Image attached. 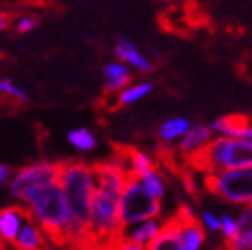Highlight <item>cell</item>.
<instances>
[{"mask_svg":"<svg viewBox=\"0 0 252 250\" xmlns=\"http://www.w3.org/2000/svg\"><path fill=\"white\" fill-rule=\"evenodd\" d=\"M179 221V231H177V241H179V250H202L206 234H204L202 225L199 223V218L195 220H183L175 215Z\"/></svg>","mask_w":252,"mask_h":250,"instance_id":"4fadbf2b","label":"cell"},{"mask_svg":"<svg viewBox=\"0 0 252 250\" xmlns=\"http://www.w3.org/2000/svg\"><path fill=\"white\" fill-rule=\"evenodd\" d=\"M113 250H147L143 247L136 245V243H131V241H126V240H120L117 245L113 247Z\"/></svg>","mask_w":252,"mask_h":250,"instance_id":"f1b7e54d","label":"cell"},{"mask_svg":"<svg viewBox=\"0 0 252 250\" xmlns=\"http://www.w3.org/2000/svg\"><path fill=\"white\" fill-rule=\"evenodd\" d=\"M0 95H5L13 98L16 102H27L29 100V95L25 90L15 84V82L11 81V79H0Z\"/></svg>","mask_w":252,"mask_h":250,"instance_id":"cb8c5ba5","label":"cell"},{"mask_svg":"<svg viewBox=\"0 0 252 250\" xmlns=\"http://www.w3.org/2000/svg\"><path fill=\"white\" fill-rule=\"evenodd\" d=\"M195 170L206 173L245 168L252 164V141L215 136L204 150L188 157Z\"/></svg>","mask_w":252,"mask_h":250,"instance_id":"3957f363","label":"cell"},{"mask_svg":"<svg viewBox=\"0 0 252 250\" xmlns=\"http://www.w3.org/2000/svg\"><path fill=\"white\" fill-rule=\"evenodd\" d=\"M189 120L185 116H174V118H168L163 124L159 125L158 129V138H159L161 143L170 145V143H179L183 140V136L188 132L189 129Z\"/></svg>","mask_w":252,"mask_h":250,"instance_id":"ac0fdd59","label":"cell"},{"mask_svg":"<svg viewBox=\"0 0 252 250\" xmlns=\"http://www.w3.org/2000/svg\"><path fill=\"white\" fill-rule=\"evenodd\" d=\"M36 25H38V18L32 15H20L15 18V31L20 34L31 32L36 29Z\"/></svg>","mask_w":252,"mask_h":250,"instance_id":"484cf974","label":"cell"},{"mask_svg":"<svg viewBox=\"0 0 252 250\" xmlns=\"http://www.w3.org/2000/svg\"><path fill=\"white\" fill-rule=\"evenodd\" d=\"M15 245L18 250H43L45 247V232L39 229L32 220L24 225L22 232L16 238Z\"/></svg>","mask_w":252,"mask_h":250,"instance_id":"d6986e66","label":"cell"},{"mask_svg":"<svg viewBox=\"0 0 252 250\" xmlns=\"http://www.w3.org/2000/svg\"><path fill=\"white\" fill-rule=\"evenodd\" d=\"M120 157L126 163V168L129 172V175H132V177H141V175H145V173H149L151 170L156 168L152 156L143 152V150L126 149L122 152Z\"/></svg>","mask_w":252,"mask_h":250,"instance_id":"e0dca14e","label":"cell"},{"mask_svg":"<svg viewBox=\"0 0 252 250\" xmlns=\"http://www.w3.org/2000/svg\"><path fill=\"white\" fill-rule=\"evenodd\" d=\"M140 183L141 186H143V189H145V193L149 195V197H152L154 200H163L166 195V183H165V177H163V173L159 172L158 168L151 170L149 173H145V175H141Z\"/></svg>","mask_w":252,"mask_h":250,"instance_id":"44dd1931","label":"cell"},{"mask_svg":"<svg viewBox=\"0 0 252 250\" xmlns=\"http://www.w3.org/2000/svg\"><path fill=\"white\" fill-rule=\"evenodd\" d=\"M29 220V215L22 206L0 209V240L5 243H15L24 225Z\"/></svg>","mask_w":252,"mask_h":250,"instance_id":"9c48e42d","label":"cell"},{"mask_svg":"<svg viewBox=\"0 0 252 250\" xmlns=\"http://www.w3.org/2000/svg\"><path fill=\"white\" fill-rule=\"evenodd\" d=\"M59 188L63 191L68 207V221L63 229L59 243L72 249H88L90 241V207L92 197L97 189V179L93 166L83 161L61 163Z\"/></svg>","mask_w":252,"mask_h":250,"instance_id":"6da1fadb","label":"cell"},{"mask_svg":"<svg viewBox=\"0 0 252 250\" xmlns=\"http://www.w3.org/2000/svg\"><path fill=\"white\" fill-rule=\"evenodd\" d=\"M104 81H106V92L107 93H122L127 86H131V70L120 61L107 62L104 70Z\"/></svg>","mask_w":252,"mask_h":250,"instance_id":"2e32d148","label":"cell"},{"mask_svg":"<svg viewBox=\"0 0 252 250\" xmlns=\"http://www.w3.org/2000/svg\"><path fill=\"white\" fill-rule=\"evenodd\" d=\"M163 227H165V220L152 218V220L141 221V223H136V225L124 229L122 231V240L131 241V243H136V245L147 249L161 234Z\"/></svg>","mask_w":252,"mask_h":250,"instance_id":"30bf717a","label":"cell"},{"mask_svg":"<svg viewBox=\"0 0 252 250\" xmlns=\"http://www.w3.org/2000/svg\"><path fill=\"white\" fill-rule=\"evenodd\" d=\"M13 175H15V172H13V168H11V166H7V164H4V163H0V186L9 184L11 179H13Z\"/></svg>","mask_w":252,"mask_h":250,"instance_id":"83f0119b","label":"cell"},{"mask_svg":"<svg viewBox=\"0 0 252 250\" xmlns=\"http://www.w3.org/2000/svg\"><path fill=\"white\" fill-rule=\"evenodd\" d=\"M115 56L117 61L124 62L126 66H132L141 73H151L154 70V64L138 50L131 39H118L115 45Z\"/></svg>","mask_w":252,"mask_h":250,"instance_id":"7c38bea8","label":"cell"},{"mask_svg":"<svg viewBox=\"0 0 252 250\" xmlns=\"http://www.w3.org/2000/svg\"><path fill=\"white\" fill-rule=\"evenodd\" d=\"M161 211H163V206L159 200L149 197L141 186L140 179L129 175L118 197V215H120L122 229L152 220V218H161Z\"/></svg>","mask_w":252,"mask_h":250,"instance_id":"5b68a950","label":"cell"},{"mask_svg":"<svg viewBox=\"0 0 252 250\" xmlns=\"http://www.w3.org/2000/svg\"><path fill=\"white\" fill-rule=\"evenodd\" d=\"M204 186L225 202L252 207V164L238 170L206 173Z\"/></svg>","mask_w":252,"mask_h":250,"instance_id":"8992f818","label":"cell"},{"mask_svg":"<svg viewBox=\"0 0 252 250\" xmlns=\"http://www.w3.org/2000/svg\"><path fill=\"white\" fill-rule=\"evenodd\" d=\"M247 122H249L247 115H227V116H220V118L211 122L209 129H211V132L215 136L242 140L245 127H247Z\"/></svg>","mask_w":252,"mask_h":250,"instance_id":"9a60e30c","label":"cell"},{"mask_svg":"<svg viewBox=\"0 0 252 250\" xmlns=\"http://www.w3.org/2000/svg\"><path fill=\"white\" fill-rule=\"evenodd\" d=\"M215 138V134L211 132L209 125L206 124H191L189 125L188 132L183 136V140L179 141V152L185 154V157L188 159L189 156H195L197 152L204 150L211 143V140Z\"/></svg>","mask_w":252,"mask_h":250,"instance_id":"8fae6325","label":"cell"},{"mask_svg":"<svg viewBox=\"0 0 252 250\" xmlns=\"http://www.w3.org/2000/svg\"><path fill=\"white\" fill-rule=\"evenodd\" d=\"M59 173H61V163L56 161H38V163L27 164L24 168L15 172L9 183L11 197L18 200L20 195L36 186H47V184H58Z\"/></svg>","mask_w":252,"mask_h":250,"instance_id":"52a82bcc","label":"cell"},{"mask_svg":"<svg viewBox=\"0 0 252 250\" xmlns=\"http://www.w3.org/2000/svg\"><path fill=\"white\" fill-rule=\"evenodd\" d=\"M177 231H179V221L177 218L165 220V227L161 234L147 247V250H179V241H177Z\"/></svg>","mask_w":252,"mask_h":250,"instance_id":"ffe728a7","label":"cell"},{"mask_svg":"<svg viewBox=\"0 0 252 250\" xmlns=\"http://www.w3.org/2000/svg\"><path fill=\"white\" fill-rule=\"evenodd\" d=\"M199 223L202 225V229L209 232H220V217H217L211 211H202L199 217Z\"/></svg>","mask_w":252,"mask_h":250,"instance_id":"4316f807","label":"cell"},{"mask_svg":"<svg viewBox=\"0 0 252 250\" xmlns=\"http://www.w3.org/2000/svg\"><path fill=\"white\" fill-rule=\"evenodd\" d=\"M13 24V18H11L9 13H0V32L7 31Z\"/></svg>","mask_w":252,"mask_h":250,"instance_id":"f546056e","label":"cell"},{"mask_svg":"<svg viewBox=\"0 0 252 250\" xmlns=\"http://www.w3.org/2000/svg\"><path fill=\"white\" fill-rule=\"evenodd\" d=\"M236 236L225 241V250H252V207H243L236 217Z\"/></svg>","mask_w":252,"mask_h":250,"instance_id":"5bb4252c","label":"cell"},{"mask_svg":"<svg viewBox=\"0 0 252 250\" xmlns=\"http://www.w3.org/2000/svg\"><path fill=\"white\" fill-rule=\"evenodd\" d=\"M68 143L72 145L77 152H92L97 147V138L88 127H75L66 132Z\"/></svg>","mask_w":252,"mask_h":250,"instance_id":"7402d4cb","label":"cell"},{"mask_svg":"<svg viewBox=\"0 0 252 250\" xmlns=\"http://www.w3.org/2000/svg\"><path fill=\"white\" fill-rule=\"evenodd\" d=\"M154 90V82L151 81H141L127 86L122 93H118V106H132L138 100L145 98L149 93Z\"/></svg>","mask_w":252,"mask_h":250,"instance_id":"603a6c76","label":"cell"},{"mask_svg":"<svg viewBox=\"0 0 252 250\" xmlns=\"http://www.w3.org/2000/svg\"><path fill=\"white\" fill-rule=\"evenodd\" d=\"M122 223L118 215V197L95 189L90 207V241L92 247L106 245L109 250L122 240Z\"/></svg>","mask_w":252,"mask_h":250,"instance_id":"277c9868","label":"cell"},{"mask_svg":"<svg viewBox=\"0 0 252 250\" xmlns=\"http://www.w3.org/2000/svg\"><path fill=\"white\" fill-rule=\"evenodd\" d=\"M18 202L27 211L31 220L59 243L68 221V207L59 183L29 188L20 195Z\"/></svg>","mask_w":252,"mask_h":250,"instance_id":"7a4b0ae2","label":"cell"},{"mask_svg":"<svg viewBox=\"0 0 252 250\" xmlns=\"http://www.w3.org/2000/svg\"><path fill=\"white\" fill-rule=\"evenodd\" d=\"M236 217L229 215V213H223L222 217H220V234L223 236V240H233L234 236H236Z\"/></svg>","mask_w":252,"mask_h":250,"instance_id":"d4e9b609","label":"cell"},{"mask_svg":"<svg viewBox=\"0 0 252 250\" xmlns=\"http://www.w3.org/2000/svg\"><path fill=\"white\" fill-rule=\"evenodd\" d=\"M93 172H95V179H97V188L111 193L115 197H120L122 189L129 179V172H127L126 163L122 161V157L95 164Z\"/></svg>","mask_w":252,"mask_h":250,"instance_id":"ba28073f","label":"cell"},{"mask_svg":"<svg viewBox=\"0 0 252 250\" xmlns=\"http://www.w3.org/2000/svg\"><path fill=\"white\" fill-rule=\"evenodd\" d=\"M0 58H2V52H0Z\"/></svg>","mask_w":252,"mask_h":250,"instance_id":"1f68e13d","label":"cell"},{"mask_svg":"<svg viewBox=\"0 0 252 250\" xmlns=\"http://www.w3.org/2000/svg\"><path fill=\"white\" fill-rule=\"evenodd\" d=\"M251 43H252V39H251Z\"/></svg>","mask_w":252,"mask_h":250,"instance_id":"d6a6232c","label":"cell"},{"mask_svg":"<svg viewBox=\"0 0 252 250\" xmlns=\"http://www.w3.org/2000/svg\"><path fill=\"white\" fill-rule=\"evenodd\" d=\"M183 183H185V186H186V189H188V193H189V195H195V191H197V186H195L193 179H191V177H188V175H186V177H185V181H183Z\"/></svg>","mask_w":252,"mask_h":250,"instance_id":"4dcf8cb0","label":"cell"}]
</instances>
